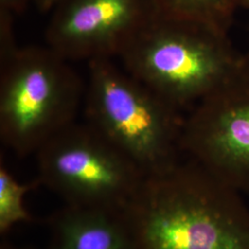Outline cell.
<instances>
[{
  "label": "cell",
  "mask_w": 249,
  "mask_h": 249,
  "mask_svg": "<svg viewBox=\"0 0 249 249\" xmlns=\"http://www.w3.org/2000/svg\"><path fill=\"white\" fill-rule=\"evenodd\" d=\"M242 194L195 160L145 177L123 210L138 249H249Z\"/></svg>",
  "instance_id": "6da1fadb"
},
{
  "label": "cell",
  "mask_w": 249,
  "mask_h": 249,
  "mask_svg": "<svg viewBox=\"0 0 249 249\" xmlns=\"http://www.w3.org/2000/svg\"><path fill=\"white\" fill-rule=\"evenodd\" d=\"M136 80L179 112L193 108L245 64L227 34L157 17L117 57Z\"/></svg>",
  "instance_id": "7a4b0ae2"
},
{
  "label": "cell",
  "mask_w": 249,
  "mask_h": 249,
  "mask_svg": "<svg viewBox=\"0 0 249 249\" xmlns=\"http://www.w3.org/2000/svg\"><path fill=\"white\" fill-rule=\"evenodd\" d=\"M89 63L86 122L150 176L178 162L184 118L113 59Z\"/></svg>",
  "instance_id": "3957f363"
},
{
  "label": "cell",
  "mask_w": 249,
  "mask_h": 249,
  "mask_svg": "<svg viewBox=\"0 0 249 249\" xmlns=\"http://www.w3.org/2000/svg\"><path fill=\"white\" fill-rule=\"evenodd\" d=\"M50 47H18L0 59V138L26 157L76 122L85 86Z\"/></svg>",
  "instance_id": "277c9868"
},
{
  "label": "cell",
  "mask_w": 249,
  "mask_h": 249,
  "mask_svg": "<svg viewBox=\"0 0 249 249\" xmlns=\"http://www.w3.org/2000/svg\"><path fill=\"white\" fill-rule=\"evenodd\" d=\"M36 155L39 184L70 207L123 211L146 177L87 122L66 126Z\"/></svg>",
  "instance_id": "5b68a950"
},
{
  "label": "cell",
  "mask_w": 249,
  "mask_h": 249,
  "mask_svg": "<svg viewBox=\"0 0 249 249\" xmlns=\"http://www.w3.org/2000/svg\"><path fill=\"white\" fill-rule=\"evenodd\" d=\"M180 149L240 194L249 195V67L244 64L185 116Z\"/></svg>",
  "instance_id": "8992f818"
},
{
  "label": "cell",
  "mask_w": 249,
  "mask_h": 249,
  "mask_svg": "<svg viewBox=\"0 0 249 249\" xmlns=\"http://www.w3.org/2000/svg\"><path fill=\"white\" fill-rule=\"evenodd\" d=\"M157 17L152 0H62L45 39L69 61L113 59Z\"/></svg>",
  "instance_id": "52a82bcc"
},
{
  "label": "cell",
  "mask_w": 249,
  "mask_h": 249,
  "mask_svg": "<svg viewBox=\"0 0 249 249\" xmlns=\"http://www.w3.org/2000/svg\"><path fill=\"white\" fill-rule=\"evenodd\" d=\"M48 227L47 249H138L123 211L65 205Z\"/></svg>",
  "instance_id": "ba28073f"
},
{
  "label": "cell",
  "mask_w": 249,
  "mask_h": 249,
  "mask_svg": "<svg viewBox=\"0 0 249 249\" xmlns=\"http://www.w3.org/2000/svg\"><path fill=\"white\" fill-rule=\"evenodd\" d=\"M238 1L152 0V3L158 17L191 21L227 34L230 16Z\"/></svg>",
  "instance_id": "9c48e42d"
},
{
  "label": "cell",
  "mask_w": 249,
  "mask_h": 249,
  "mask_svg": "<svg viewBox=\"0 0 249 249\" xmlns=\"http://www.w3.org/2000/svg\"><path fill=\"white\" fill-rule=\"evenodd\" d=\"M40 185L36 179L31 184L19 183L3 160L0 163V233L4 235L16 224L28 223L32 217L23 202L24 196L33 187Z\"/></svg>",
  "instance_id": "30bf717a"
},
{
  "label": "cell",
  "mask_w": 249,
  "mask_h": 249,
  "mask_svg": "<svg viewBox=\"0 0 249 249\" xmlns=\"http://www.w3.org/2000/svg\"><path fill=\"white\" fill-rule=\"evenodd\" d=\"M31 0H0V9L7 10L13 15L22 13Z\"/></svg>",
  "instance_id": "8fae6325"
},
{
  "label": "cell",
  "mask_w": 249,
  "mask_h": 249,
  "mask_svg": "<svg viewBox=\"0 0 249 249\" xmlns=\"http://www.w3.org/2000/svg\"><path fill=\"white\" fill-rule=\"evenodd\" d=\"M42 13L52 12L62 0H31Z\"/></svg>",
  "instance_id": "7c38bea8"
},
{
  "label": "cell",
  "mask_w": 249,
  "mask_h": 249,
  "mask_svg": "<svg viewBox=\"0 0 249 249\" xmlns=\"http://www.w3.org/2000/svg\"><path fill=\"white\" fill-rule=\"evenodd\" d=\"M0 249H28V248H20V247H17L14 245H11L10 243H8L6 241H3L0 245Z\"/></svg>",
  "instance_id": "4fadbf2b"
},
{
  "label": "cell",
  "mask_w": 249,
  "mask_h": 249,
  "mask_svg": "<svg viewBox=\"0 0 249 249\" xmlns=\"http://www.w3.org/2000/svg\"><path fill=\"white\" fill-rule=\"evenodd\" d=\"M244 59H245V63H246V65L249 67V48L248 53H246V54H244Z\"/></svg>",
  "instance_id": "5bb4252c"
},
{
  "label": "cell",
  "mask_w": 249,
  "mask_h": 249,
  "mask_svg": "<svg viewBox=\"0 0 249 249\" xmlns=\"http://www.w3.org/2000/svg\"><path fill=\"white\" fill-rule=\"evenodd\" d=\"M242 4H244L246 7H248L249 8V0H242V2H241Z\"/></svg>",
  "instance_id": "9a60e30c"
}]
</instances>
